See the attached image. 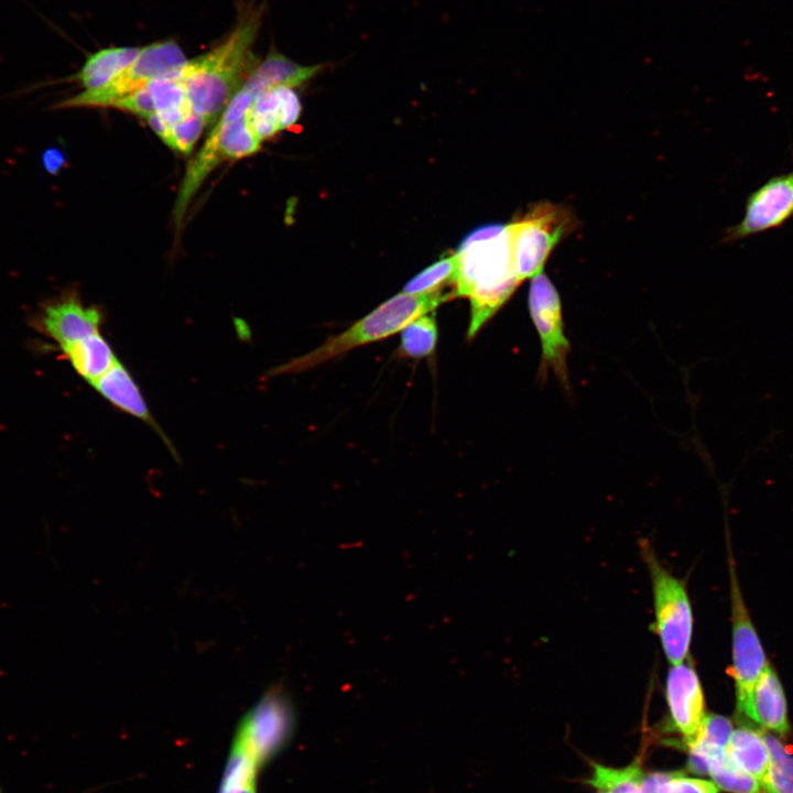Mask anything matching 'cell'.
<instances>
[{
  "label": "cell",
  "instance_id": "1",
  "mask_svg": "<svg viewBox=\"0 0 793 793\" xmlns=\"http://www.w3.org/2000/svg\"><path fill=\"white\" fill-rule=\"evenodd\" d=\"M264 2L243 8L229 35L209 52L187 61L178 73L187 102L207 126L219 119L231 98L257 67L252 45L257 39Z\"/></svg>",
  "mask_w": 793,
  "mask_h": 793
},
{
  "label": "cell",
  "instance_id": "2",
  "mask_svg": "<svg viewBox=\"0 0 793 793\" xmlns=\"http://www.w3.org/2000/svg\"><path fill=\"white\" fill-rule=\"evenodd\" d=\"M455 259L453 296L470 300L467 336L474 338L522 283L509 225L490 224L474 230L458 247Z\"/></svg>",
  "mask_w": 793,
  "mask_h": 793
},
{
  "label": "cell",
  "instance_id": "3",
  "mask_svg": "<svg viewBox=\"0 0 793 793\" xmlns=\"http://www.w3.org/2000/svg\"><path fill=\"white\" fill-rule=\"evenodd\" d=\"M450 297H453L450 294H443L442 291L426 294L401 292L343 333L329 337L316 349L273 368L268 376L300 373L350 349L392 336Z\"/></svg>",
  "mask_w": 793,
  "mask_h": 793
},
{
  "label": "cell",
  "instance_id": "4",
  "mask_svg": "<svg viewBox=\"0 0 793 793\" xmlns=\"http://www.w3.org/2000/svg\"><path fill=\"white\" fill-rule=\"evenodd\" d=\"M653 598V629L671 665L686 661L693 636L694 618L685 583L659 560L650 541H640Z\"/></svg>",
  "mask_w": 793,
  "mask_h": 793
},
{
  "label": "cell",
  "instance_id": "5",
  "mask_svg": "<svg viewBox=\"0 0 793 793\" xmlns=\"http://www.w3.org/2000/svg\"><path fill=\"white\" fill-rule=\"evenodd\" d=\"M512 253L521 282L544 271L553 249L578 225L574 211L564 204L539 202L509 222Z\"/></svg>",
  "mask_w": 793,
  "mask_h": 793
},
{
  "label": "cell",
  "instance_id": "6",
  "mask_svg": "<svg viewBox=\"0 0 793 793\" xmlns=\"http://www.w3.org/2000/svg\"><path fill=\"white\" fill-rule=\"evenodd\" d=\"M187 59L173 41L159 42L142 47L138 57L105 86L82 90L54 105L53 110L76 108H105L144 87L160 77L178 73Z\"/></svg>",
  "mask_w": 793,
  "mask_h": 793
},
{
  "label": "cell",
  "instance_id": "7",
  "mask_svg": "<svg viewBox=\"0 0 793 793\" xmlns=\"http://www.w3.org/2000/svg\"><path fill=\"white\" fill-rule=\"evenodd\" d=\"M296 728V713L282 685L268 688L241 717L235 734L254 751L263 769L291 742Z\"/></svg>",
  "mask_w": 793,
  "mask_h": 793
},
{
  "label": "cell",
  "instance_id": "8",
  "mask_svg": "<svg viewBox=\"0 0 793 793\" xmlns=\"http://www.w3.org/2000/svg\"><path fill=\"white\" fill-rule=\"evenodd\" d=\"M528 304L542 347L539 377L544 379L552 368L561 383L568 388L571 344L565 334L560 294L544 271L531 278Z\"/></svg>",
  "mask_w": 793,
  "mask_h": 793
},
{
  "label": "cell",
  "instance_id": "9",
  "mask_svg": "<svg viewBox=\"0 0 793 793\" xmlns=\"http://www.w3.org/2000/svg\"><path fill=\"white\" fill-rule=\"evenodd\" d=\"M104 314L87 306L76 291H66L45 301L32 318V326L54 341L61 351L100 333Z\"/></svg>",
  "mask_w": 793,
  "mask_h": 793
},
{
  "label": "cell",
  "instance_id": "10",
  "mask_svg": "<svg viewBox=\"0 0 793 793\" xmlns=\"http://www.w3.org/2000/svg\"><path fill=\"white\" fill-rule=\"evenodd\" d=\"M793 217V169L771 177L752 192L741 220L729 227L723 242H734L784 225Z\"/></svg>",
  "mask_w": 793,
  "mask_h": 793
},
{
  "label": "cell",
  "instance_id": "11",
  "mask_svg": "<svg viewBox=\"0 0 793 793\" xmlns=\"http://www.w3.org/2000/svg\"><path fill=\"white\" fill-rule=\"evenodd\" d=\"M731 583L732 666L737 705L751 694L760 674L768 665L757 632L751 623L737 583L734 565L729 562Z\"/></svg>",
  "mask_w": 793,
  "mask_h": 793
},
{
  "label": "cell",
  "instance_id": "12",
  "mask_svg": "<svg viewBox=\"0 0 793 793\" xmlns=\"http://www.w3.org/2000/svg\"><path fill=\"white\" fill-rule=\"evenodd\" d=\"M665 698L673 726L689 746L706 717L703 687L689 662L671 665L665 677Z\"/></svg>",
  "mask_w": 793,
  "mask_h": 793
},
{
  "label": "cell",
  "instance_id": "13",
  "mask_svg": "<svg viewBox=\"0 0 793 793\" xmlns=\"http://www.w3.org/2000/svg\"><path fill=\"white\" fill-rule=\"evenodd\" d=\"M90 385L116 409L149 425L162 438L173 456H177L172 443L150 412L138 383L120 360Z\"/></svg>",
  "mask_w": 793,
  "mask_h": 793
},
{
  "label": "cell",
  "instance_id": "14",
  "mask_svg": "<svg viewBox=\"0 0 793 793\" xmlns=\"http://www.w3.org/2000/svg\"><path fill=\"white\" fill-rule=\"evenodd\" d=\"M301 101L294 88L276 86L256 97L246 121L260 142L279 131L290 128L300 118Z\"/></svg>",
  "mask_w": 793,
  "mask_h": 793
},
{
  "label": "cell",
  "instance_id": "15",
  "mask_svg": "<svg viewBox=\"0 0 793 793\" xmlns=\"http://www.w3.org/2000/svg\"><path fill=\"white\" fill-rule=\"evenodd\" d=\"M737 708L740 714L769 730L779 734L789 730L782 685L769 665L763 669L750 696Z\"/></svg>",
  "mask_w": 793,
  "mask_h": 793
},
{
  "label": "cell",
  "instance_id": "16",
  "mask_svg": "<svg viewBox=\"0 0 793 793\" xmlns=\"http://www.w3.org/2000/svg\"><path fill=\"white\" fill-rule=\"evenodd\" d=\"M731 732L732 726L728 718L706 715L697 737L687 746L688 769L694 773L709 774L710 769L725 758Z\"/></svg>",
  "mask_w": 793,
  "mask_h": 793
},
{
  "label": "cell",
  "instance_id": "17",
  "mask_svg": "<svg viewBox=\"0 0 793 793\" xmlns=\"http://www.w3.org/2000/svg\"><path fill=\"white\" fill-rule=\"evenodd\" d=\"M140 47H108L87 56L80 69L72 77L83 90L97 89L119 75L140 54Z\"/></svg>",
  "mask_w": 793,
  "mask_h": 793
},
{
  "label": "cell",
  "instance_id": "18",
  "mask_svg": "<svg viewBox=\"0 0 793 793\" xmlns=\"http://www.w3.org/2000/svg\"><path fill=\"white\" fill-rule=\"evenodd\" d=\"M326 66V64L309 66L300 65L281 54L274 46H272L267 57L259 63L251 73L250 78L254 83H258L263 90H268L276 86H289L294 88L314 77Z\"/></svg>",
  "mask_w": 793,
  "mask_h": 793
},
{
  "label": "cell",
  "instance_id": "19",
  "mask_svg": "<svg viewBox=\"0 0 793 793\" xmlns=\"http://www.w3.org/2000/svg\"><path fill=\"white\" fill-rule=\"evenodd\" d=\"M726 757L762 784L770 767V756L763 734L750 728L734 730L727 742Z\"/></svg>",
  "mask_w": 793,
  "mask_h": 793
},
{
  "label": "cell",
  "instance_id": "20",
  "mask_svg": "<svg viewBox=\"0 0 793 793\" xmlns=\"http://www.w3.org/2000/svg\"><path fill=\"white\" fill-rule=\"evenodd\" d=\"M62 354L72 368L89 384L119 360L101 333L66 348Z\"/></svg>",
  "mask_w": 793,
  "mask_h": 793
},
{
  "label": "cell",
  "instance_id": "21",
  "mask_svg": "<svg viewBox=\"0 0 793 793\" xmlns=\"http://www.w3.org/2000/svg\"><path fill=\"white\" fill-rule=\"evenodd\" d=\"M645 773L638 763L624 768H611L594 764L593 774L587 783L607 793H644Z\"/></svg>",
  "mask_w": 793,
  "mask_h": 793
},
{
  "label": "cell",
  "instance_id": "22",
  "mask_svg": "<svg viewBox=\"0 0 793 793\" xmlns=\"http://www.w3.org/2000/svg\"><path fill=\"white\" fill-rule=\"evenodd\" d=\"M437 337L434 315H422L401 330L399 354L414 359L427 357L434 352Z\"/></svg>",
  "mask_w": 793,
  "mask_h": 793
},
{
  "label": "cell",
  "instance_id": "23",
  "mask_svg": "<svg viewBox=\"0 0 793 793\" xmlns=\"http://www.w3.org/2000/svg\"><path fill=\"white\" fill-rule=\"evenodd\" d=\"M767 743L770 767L762 782L763 793H793V757L772 735H763Z\"/></svg>",
  "mask_w": 793,
  "mask_h": 793
},
{
  "label": "cell",
  "instance_id": "24",
  "mask_svg": "<svg viewBox=\"0 0 793 793\" xmlns=\"http://www.w3.org/2000/svg\"><path fill=\"white\" fill-rule=\"evenodd\" d=\"M455 270V254L446 256L410 280L402 292L426 294L442 291L446 284L453 283Z\"/></svg>",
  "mask_w": 793,
  "mask_h": 793
},
{
  "label": "cell",
  "instance_id": "25",
  "mask_svg": "<svg viewBox=\"0 0 793 793\" xmlns=\"http://www.w3.org/2000/svg\"><path fill=\"white\" fill-rule=\"evenodd\" d=\"M709 775L719 789L730 793H763L759 780L736 767L726 756L710 769Z\"/></svg>",
  "mask_w": 793,
  "mask_h": 793
},
{
  "label": "cell",
  "instance_id": "26",
  "mask_svg": "<svg viewBox=\"0 0 793 793\" xmlns=\"http://www.w3.org/2000/svg\"><path fill=\"white\" fill-rule=\"evenodd\" d=\"M178 73L160 77L148 85L154 99L156 112L189 107Z\"/></svg>",
  "mask_w": 793,
  "mask_h": 793
},
{
  "label": "cell",
  "instance_id": "27",
  "mask_svg": "<svg viewBox=\"0 0 793 793\" xmlns=\"http://www.w3.org/2000/svg\"><path fill=\"white\" fill-rule=\"evenodd\" d=\"M205 127H207L205 120L192 111L170 129L165 143L172 150L188 154Z\"/></svg>",
  "mask_w": 793,
  "mask_h": 793
},
{
  "label": "cell",
  "instance_id": "28",
  "mask_svg": "<svg viewBox=\"0 0 793 793\" xmlns=\"http://www.w3.org/2000/svg\"><path fill=\"white\" fill-rule=\"evenodd\" d=\"M112 108L128 111L145 119L156 112L154 99L148 86L117 100L112 105Z\"/></svg>",
  "mask_w": 793,
  "mask_h": 793
},
{
  "label": "cell",
  "instance_id": "29",
  "mask_svg": "<svg viewBox=\"0 0 793 793\" xmlns=\"http://www.w3.org/2000/svg\"><path fill=\"white\" fill-rule=\"evenodd\" d=\"M146 121L151 129L157 134V137L165 142V140L169 137L170 128L166 126V123L163 121V119L160 117L157 112L151 115L146 118Z\"/></svg>",
  "mask_w": 793,
  "mask_h": 793
},
{
  "label": "cell",
  "instance_id": "30",
  "mask_svg": "<svg viewBox=\"0 0 793 793\" xmlns=\"http://www.w3.org/2000/svg\"><path fill=\"white\" fill-rule=\"evenodd\" d=\"M61 154L56 150L45 153L44 162L46 169L53 173L61 163Z\"/></svg>",
  "mask_w": 793,
  "mask_h": 793
},
{
  "label": "cell",
  "instance_id": "31",
  "mask_svg": "<svg viewBox=\"0 0 793 793\" xmlns=\"http://www.w3.org/2000/svg\"><path fill=\"white\" fill-rule=\"evenodd\" d=\"M599 793H607V792H599Z\"/></svg>",
  "mask_w": 793,
  "mask_h": 793
}]
</instances>
